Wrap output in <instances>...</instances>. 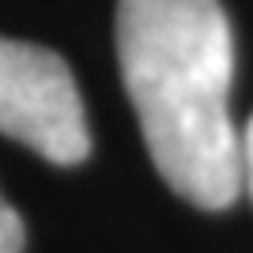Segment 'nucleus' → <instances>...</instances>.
<instances>
[{"label": "nucleus", "mask_w": 253, "mask_h": 253, "mask_svg": "<svg viewBox=\"0 0 253 253\" xmlns=\"http://www.w3.org/2000/svg\"><path fill=\"white\" fill-rule=\"evenodd\" d=\"M117 64L159 178L204 211L242 193L234 34L219 0H117Z\"/></svg>", "instance_id": "1"}, {"label": "nucleus", "mask_w": 253, "mask_h": 253, "mask_svg": "<svg viewBox=\"0 0 253 253\" xmlns=\"http://www.w3.org/2000/svg\"><path fill=\"white\" fill-rule=\"evenodd\" d=\"M0 132L57 167L91 155L84 98L64 57L0 34Z\"/></svg>", "instance_id": "2"}, {"label": "nucleus", "mask_w": 253, "mask_h": 253, "mask_svg": "<svg viewBox=\"0 0 253 253\" xmlns=\"http://www.w3.org/2000/svg\"><path fill=\"white\" fill-rule=\"evenodd\" d=\"M23 246H27V231L19 211L0 197V253H23Z\"/></svg>", "instance_id": "3"}, {"label": "nucleus", "mask_w": 253, "mask_h": 253, "mask_svg": "<svg viewBox=\"0 0 253 253\" xmlns=\"http://www.w3.org/2000/svg\"><path fill=\"white\" fill-rule=\"evenodd\" d=\"M242 193H250L253 201V117L242 128Z\"/></svg>", "instance_id": "4"}]
</instances>
